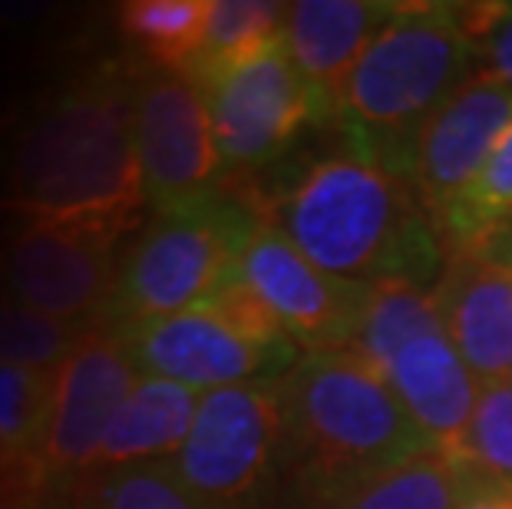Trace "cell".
Here are the masks:
<instances>
[{
  "label": "cell",
  "instance_id": "8992f818",
  "mask_svg": "<svg viewBox=\"0 0 512 509\" xmlns=\"http://www.w3.org/2000/svg\"><path fill=\"white\" fill-rule=\"evenodd\" d=\"M245 225L248 212L242 205L228 209L219 196L192 209L156 215L126 248L116 295L100 328L116 331L205 305L235 278Z\"/></svg>",
  "mask_w": 512,
  "mask_h": 509
},
{
  "label": "cell",
  "instance_id": "4dcf8cb0",
  "mask_svg": "<svg viewBox=\"0 0 512 509\" xmlns=\"http://www.w3.org/2000/svg\"><path fill=\"white\" fill-rule=\"evenodd\" d=\"M509 384H512V377H509Z\"/></svg>",
  "mask_w": 512,
  "mask_h": 509
},
{
  "label": "cell",
  "instance_id": "7a4b0ae2",
  "mask_svg": "<svg viewBox=\"0 0 512 509\" xmlns=\"http://www.w3.org/2000/svg\"><path fill=\"white\" fill-rule=\"evenodd\" d=\"M238 205L337 278L437 288L446 268L443 238L410 179L357 149L314 159L281 192L245 189Z\"/></svg>",
  "mask_w": 512,
  "mask_h": 509
},
{
  "label": "cell",
  "instance_id": "f546056e",
  "mask_svg": "<svg viewBox=\"0 0 512 509\" xmlns=\"http://www.w3.org/2000/svg\"><path fill=\"white\" fill-rule=\"evenodd\" d=\"M7 278V262H4V245H0V285H4Z\"/></svg>",
  "mask_w": 512,
  "mask_h": 509
},
{
  "label": "cell",
  "instance_id": "5b68a950",
  "mask_svg": "<svg viewBox=\"0 0 512 509\" xmlns=\"http://www.w3.org/2000/svg\"><path fill=\"white\" fill-rule=\"evenodd\" d=\"M113 334L126 344L139 374L195 394L278 381L301 357L298 344L238 272L199 308L126 324Z\"/></svg>",
  "mask_w": 512,
  "mask_h": 509
},
{
  "label": "cell",
  "instance_id": "ac0fdd59",
  "mask_svg": "<svg viewBox=\"0 0 512 509\" xmlns=\"http://www.w3.org/2000/svg\"><path fill=\"white\" fill-rule=\"evenodd\" d=\"M209 14L212 0H126L116 7V24L143 67L185 77L202 53Z\"/></svg>",
  "mask_w": 512,
  "mask_h": 509
},
{
  "label": "cell",
  "instance_id": "f1b7e54d",
  "mask_svg": "<svg viewBox=\"0 0 512 509\" xmlns=\"http://www.w3.org/2000/svg\"><path fill=\"white\" fill-rule=\"evenodd\" d=\"M50 4H34V0H0V30L34 24L43 14H50Z\"/></svg>",
  "mask_w": 512,
  "mask_h": 509
},
{
  "label": "cell",
  "instance_id": "52a82bcc",
  "mask_svg": "<svg viewBox=\"0 0 512 509\" xmlns=\"http://www.w3.org/2000/svg\"><path fill=\"white\" fill-rule=\"evenodd\" d=\"M285 417L275 381L199 397L189 440L172 470L209 509H275Z\"/></svg>",
  "mask_w": 512,
  "mask_h": 509
},
{
  "label": "cell",
  "instance_id": "2e32d148",
  "mask_svg": "<svg viewBox=\"0 0 512 509\" xmlns=\"http://www.w3.org/2000/svg\"><path fill=\"white\" fill-rule=\"evenodd\" d=\"M384 381L427 437L433 453L456 463L483 384L453 348L450 334L430 331L410 341L384 367Z\"/></svg>",
  "mask_w": 512,
  "mask_h": 509
},
{
  "label": "cell",
  "instance_id": "5bb4252c",
  "mask_svg": "<svg viewBox=\"0 0 512 509\" xmlns=\"http://www.w3.org/2000/svg\"><path fill=\"white\" fill-rule=\"evenodd\" d=\"M397 4L374 0H298L288 4L285 53L311 96L314 119L328 123L341 110L347 80Z\"/></svg>",
  "mask_w": 512,
  "mask_h": 509
},
{
  "label": "cell",
  "instance_id": "4fadbf2b",
  "mask_svg": "<svg viewBox=\"0 0 512 509\" xmlns=\"http://www.w3.org/2000/svg\"><path fill=\"white\" fill-rule=\"evenodd\" d=\"M512 119V90L476 70L417 133L407 179L433 225L473 186Z\"/></svg>",
  "mask_w": 512,
  "mask_h": 509
},
{
  "label": "cell",
  "instance_id": "603a6c76",
  "mask_svg": "<svg viewBox=\"0 0 512 509\" xmlns=\"http://www.w3.org/2000/svg\"><path fill=\"white\" fill-rule=\"evenodd\" d=\"M512 215V119L503 129L499 143L489 153L483 172L470 189L456 199L437 219V232L443 238L446 255L463 252L483 232L493 229Z\"/></svg>",
  "mask_w": 512,
  "mask_h": 509
},
{
  "label": "cell",
  "instance_id": "4316f807",
  "mask_svg": "<svg viewBox=\"0 0 512 509\" xmlns=\"http://www.w3.org/2000/svg\"><path fill=\"white\" fill-rule=\"evenodd\" d=\"M70 486L57 483L43 463L0 470V509H67Z\"/></svg>",
  "mask_w": 512,
  "mask_h": 509
},
{
  "label": "cell",
  "instance_id": "9a60e30c",
  "mask_svg": "<svg viewBox=\"0 0 512 509\" xmlns=\"http://www.w3.org/2000/svg\"><path fill=\"white\" fill-rule=\"evenodd\" d=\"M446 334L479 384L512 377V272L479 255L453 252L437 281Z\"/></svg>",
  "mask_w": 512,
  "mask_h": 509
},
{
  "label": "cell",
  "instance_id": "6da1fadb",
  "mask_svg": "<svg viewBox=\"0 0 512 509\" xmlns=\"http://www.w3.org/2000/svg\"><path fill=\"white\" fill-rule=\"evenodd\" d=\"M136 67L100 63L34 106L0 172V209L17 219H143L133 123Z\"/></svg>",
  "mask_w": 512,
  "mask_h": 509
},
{
  "label": "cell",
  "instance_id": "d6986e66",
  "mask_svg": "<svg viewBox=\"0 0 512 509\" xmlns=\"http://www.w3.org/2000/svg\"><path fill=\"white\" fill-rule=\"evenodd\" d=\"M285 17L288 4L271 0H212L202 53L185 77L205 93L212 83L275 47L285 37Z\"/></svg>",
  "mask_w": 512,
  "mask_h": 509
},
{
  "label": "cell",
  "instance_id": "cb8c5ba5",
  "mask_svg": "<svg viewBox=\"0 0 512 509\" xmlns=\"http://www.w3.org/2000/svg\"><path fill=\"white\" fill-rule=\"evenodd\" d=\"M93 324L50 318L24 301L0 295V367L57 371Z\"/></svg>",
  "mask_w": 512,
  "mask_h": 509
},
{
  "label": "cell",
  "instance_id": "8fae6325",
  "mask_svg": "<svg viewBox=\"0 0 512 509\" xmlns=\"http://www.w3.org/2000/svg\"><path fill=\"white\" fill-rule=\"evenodd\" d=\"M215 146L228 176H252L275 162L314 119L311 96L294 73L285 37L205 90Z\"/></svg>",
  "mask_w": 512,
  "mask_h": 509
},
{
  "label": "cell",
  "instance_id": "e0dca14e",
  "mask_svg": "<svg viewBox=\"0 0 512 509\" xmlns=\"http://www.w3.org/2000/svg\"><path fill=\"white\" fill-rule=\"evenodd\" d=\"M199 397L202 394H195L182 384L143 374L133 387V394L126 397V404L113 417L110 430L96 447L83 476H103L113 470L139 467V463L172 460L182 450V443L189 440Z\"/></svg>",
  "mask_w": 512,
  "mask_h": 509
},
{
  "label": "cell",
  "instance_id": "7c38bea8",
  "mask_svg": "<svg viewBox=\"0 0 512 509\" xmlns=\"http://www.w3.org/2000/svg\"><path fill=\"white\" fill-rule=\"evenodd\" d=\"M139 377L126 344L110 328L93 324L83 334L53 371L50 427L43 440V467L53 480L63 486L80 480Z\"/></svg>",
  "mask_w": 512,
  "mask_h": 509
},
{
  "label": "cell",
  "instance_id": "484cf974",
  "mask_svg": "<svg viewBox=\"0 0 512 509\" xmlns=\"http://www.w3.org/2000/svg\"><path fill=\"white\" fill-rule=\"evenodd\" d=\"M456 17L473 40L483 73L512 90V7L509 4H456Z\"/></svg>",
  "mask_w": 512,
  "mask_h": 509
},
{
  "label": "cell",
  "instance_id": "d4e9b609",
  "mask_svg": "<svg viewBox=\"0 0 512 509\" xmlns=\"http://www.w3.org/2000/svg\"><path fill=\"white\" fill-rule=\"evenodd\" d=\"M456 467L479 480L512 486V384H483L456 457Z\"/></svg>",
  "mask_w": 512,
  "mask_h": 509
},
{
  "label": "cell",
  "instance_id": "30bf717a",
  "mask_svg": "<svg viewBox=\"0 0 512 509\" xmlns=\"http://www.w3.org/2000/svg\"><path fill=\"white\" fill-rule=\"evenodd\" d=\"M238 278L265 301L301 354L351 348L370 285L328 275L271 225L248 215L238 238Z\"/></svg>",
  "mask_w": 512,
  "mask_h": 509
},
{
  "label": "cell",
  "instance_id": "ba28073f",
  "mask_svg": "<svg viewBox=\"0 0 512 509\" xmlns=\"http://www.w3.org/2000/svg\"><path fill=\"white\" fill-rule=\"evenodd\" d=\"M143 219H20L7 232L10 298L50 318L100 324Z\"/></svg>",
  "mask_w": 512,
  "mask_h": 509
},
{
  "label": "cell",
  "instance_id": "9c48e42d",
  "mask_svg": "<svg viewBox=\"0 0 512 509\" xmlns=\"http://www.w3.org/2000/svg\"><path fill=\"white\" fill-rule=\"evenodd\" d=\"M136 156L146 202L156 215L182 212L219 196L222 156L205 93L182 73L139 63L133 86Z\"/></svg>",
  "mask_w": 512,
  "mask_h": 509
},
{
  "label": "cell",
  "instance_id": "44dd1931",
  "mask_svg": "<svg viewBox=\"0 0 512 509\" xmlns=\"http://www.w3.org/2000/svg\"><path fill=\"white\" fill-rule=\"evenodd\" d=\"M53 371L0 367V470L43 463Z\"/></svg>",
  "mask_w": 512,
  "mask_h": 509
},
{
  "label": "cell",
  "instance_id": "3957f363",
  "mask_svg": "<svg viewBox=\"0 0 512 509\" xmlns=\"http://www.w3.org/2000/svg\"><path fill=\"white\" fill-rule=\"evenodd\" d=\"M275 384L285 417L275 509H331L433 453L384 374L351 348L301 354Z\"/></svg>",
  "mask_w": 512,
  "mask_h": 509
},
{
  "label": "cell",
  "instance_id": "277c9868",
  "mask_svg": "<svg viewBox=\"0 0 512 509\" xmlns=\"http://www.w3.org/2000/svg\"><path fill=\"white\" fill-rule=\"evenodd\" d=\"M473 60L456 4H397L347 80L334 123L351 149L407 176L417 133L473 77Z\"/></svg>",
  "mask_w": 512,
  "mask_h": 509
},
{
  "label": "cell",
  "instance_id": "83f0119b",
  "mask_svg": "<svg viewBox=\"0 0 512 509\" xmlns=\"http://www.w3.org/2000/svg\"><path fill=\"white\" fill-rule=\"evenodd\" d=\"M456 509H512V486H499V483H489V480H479V476L463 473Z\"/></svg>",
  "mask_w": 512,
  "mask_h": 509
},
{
  "label": "cell",
  "instance_id": "ffe728a7",
  "mask_svg": "<svg viewBox=\"0 0 512 509\" xmlns=\"http://www.w3.org/2000/svg\"><path fill=\"white\" fill-rule=\"evenodd\" d=\"M430 331H446L437 288L400 278L377 281V285H370V298L351 351H357L370 367H377L384 374V367L410 341H417Z\"/></svg>",
  "mask_w": 512,
  "mask_h": 509
},
{
  "label": "cell",
  "instance_id": "7402d4cb",
  "mask_svg": "<svg viewBox=\"0 0 512 509\" xmlns=\"http://www.w3.org/2000/svg\"><path fill=\"white\" fill-rule=\"evenodd\" d=\"M67 509H209L179 480L169 460L139 463L70 483Z\"/></svg>",
  "mask_w": 512,
  "mask_h": 509
}]
</instances>
